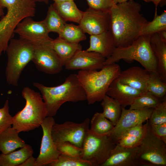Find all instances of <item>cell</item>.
Wrapping results in <instances>:
<instances>
[{
	"label": "cell",
	"mask_w": 166,
	"mask_h": 166,
	"mask_svg": "<svg viewBox=\"0 0 166 166\" xmlns=\"http://www.w3.org/2000/svg\"><path fill=\"white\" fill-rule=\"evenodd\" d=\"M141 6L134 0L115 4L110 10V27L116 47L131 45L140 36L148 21L140 13Z\"/></svg>",
	"instance_id": "1"
},
{
	"label": "cell",
	"mask_w": 166,
	"mask_h": 166,
	"mask_svg": "<svg viewBox=\"0 0 166 166\" xmlns=\"http://www.w3.org/2000/svg\"><path fill=\"white\" fill-rule=\"evenodd\" d=\"M34 86L41 92L47 112V117H53L61 105L66 102H76L86 100V95L80 84L77 75L67 77L61 84L47 87L35 82Z\"/></svg>",
	"instance_id": "2"
},
{
	"label": "cell",
	"mask_w": 166,
	"mask_h": 166,
	"mask_svg": "<svg viewBox=\"0 0 166 166\" xmlns=\"http://www.w3.org/2000/svg\"><path fill=\"white\" fill-rule=\"evenodd\" d=\"M116 63L104 65L100 71L80 70L77 75L79 82L85 92L88 105L101 101L113 81L121 72Z\"/></svg>",
	"instance_id": "3"
},
{
	"label": "cell",
	"mask_w": 166,
	"mask_h": 166,
	"mask_svg": "<svg viewBox=\"0 0 166 166\" xmlns=\"http://www.w3.org/2000/svg\"><path fill=\"white\" fill-rule=\"evenodd\" d=\"M35 3L32 0H0V5L7 9L0 19V57L6 52L18 23L26 17L35 16Z\"/></svg>",
	"instance_id": "4"
},
{
	"label": "cell",
	"mask_w": 166,
	"mask_h": 166,
	"mask_svg": "<svg viewBox=\"0 0 166 166\" xmlns=\"http://www.w3.org/2000/svg\"><path fill=\"white\" fill-rule=\"evenodd\" d=\"M22 94L26 101L24 108L12 117V127L20 133L38 128L47 117L42 96L28 87H24Z\"/></svg>",
	"instance_id": "5"
},
{
	"label": "cell",
	"mask_w": 166,
	"mask_h": 166,
	"mask_svg": "<svg viewBox=\"0 0 166 166\" xmlns=\"http://www.w3.org/2000/svg\"><path fill=\"white\" fill-rule=\"evenodd\" d=\"M150 37L141 35L128 46L116 47L111 55L106 59L104 65L116 63L122 59L128 61L135 60L149 72L158 75L156 60L150 45Z\"/></svg>",
	"instance_id": "6"
},
{
	"label": "cell",
	"mask_w": 166,
	"mask_h": 166,
	"mask_svg": "<svg viewBox=\"0 0 166 166\" xmlns=\"http://www.w3.org/2000/svg\"><path fill=\"white\" fill-rule=\"evenodd\" d=\"M34 49L33 44L20 38L10 40L6 51L7 61L5 74L8 84L18 86L22 71L32 61Z\"/></svg>",
	"instance_id": "7"
},
{
	"label": "cell",
	"mask_w": 166,
	"mask_h": 166,
	"mask_svg": "<svg viewBox=\"0 0 166 166\" xmlns=\"http://www.w3.org/2000/svg\"><path fill=\"white\" fill-rule=\"evenodd\" d=\"M147 121L146 133L137 147L136 159L139 166H166V143L154 133Z\"/></svg>",
	"instance_id": "8"
},
{
	"label": "cell",
	"mask_w": 166,
	"mask_h": 166,
	"mask_svg": "<svg viewBox=\"0 0 166 166\" xmlns=\"http://www.w3.org/2000/svg\"><path fill=\"white\" fill-rule=\"evenodd\" d=\"M116 144L108 135L98 134L89 129L82 144L80 157L93 166H101Z\"/></svg>",
	"instance_id": "9"
},
{
	"label": "cell",
	"mask_w": 166,
	"mask_h": 166,
	"mask_svg": "<svg viewBox=\"0 0 166 166\" xmlns=\"http://www.w3.org/2000/svg\"><path fill=\"white\" fill-rule=\"evenodd\" d=\"M90 121L87 118L80 123L70 121L62 124L55 123L52 126L51 134L55 144L67 142L81 148L85 138L89 129Z\"/></svg>",
	"instance_id": "10"
},
{
	"label": "cell",
	"mask_w": 166,
	"mask_h": 166,
	"mask_svg": "<svg viewBox=\"0 0 166 166\" xmlns=\"http://www.w3.org/2000/svg\"><path fill=\"white\" fill-rule=\"evenodd\" d=\"M53 40L47 43L34 45L32 61L40 71L49 74L60 73L63 65L52 47Z\"/></svg>",
	"instance_id": "11"
},
{
	"label": "cell",
	"mask_w": 166,
	"mask_h": 166,
	"mask_svg": "<svg viewBox=\"0 0 166 166\" xmlns=\"http://www.w3.org/2000/svg\"><path fill=\"white\" fill-rule=\"evenodd\" d=\"M153 108L139 109H126L122 107L120 118L113 129L108 134L116 144L120 137L126 131L140 123L148 120Z\"/></svg>",
	"instance_id": "12"
},
{
	"label": "cell",
	"mask_w": 166,
	"mask_h": 166,
	"mask_svg": "<svg viewBox=\"0 0 166 166\" xmlns=\"http://www.w3.org/2000/svg\"><path fill=\"white\" fill-rule=\"evenodd\" d=\"M43 20L37 21L32 17H26L19 22L14 30V34L19 38L30 42L34 45L44 44L53 39Z\"/></svg>",
	"instance_id": "13"
},
{
	"label": "cell",
	"mask_w": 166,
	"mask_h": 166,
	"mask_svg": "<svg viewBox=\"0 0 166 166\" xmlns=\"http://www.w3.org/2000/svg\"><path fill=\"white\" fill-rule=\"evenodd\" d=\"M55 123L53 117H47L41 124L43 136L40 153L36 158L37 166L49 165L57 159L60 154L52 136V128Z\"/></svg>",
	"instance_id": "14"
},
{
	"label": "cell",
	"mask_w": 166,
	"mask_h": 166,
	"mask_svg": "<svg viewBox=\"0 0 166 166\" xmlns=\"http://www.w3.org/2000/svg\"><path fill=\"white\" fill-rule=\"evenodd\" d=\"M110 21V11L89 8L84 12L79 25L85 33L95 35L109 30Z\"/></svg>",
	"instance_id": "15"
},
{
	"label": "cell",
	"mask_w": 166,
	"mask_h": 166,
	"mask_svg": "<svg viewBox=\"0 0 166 166\" xmlns=\"http://www.w3.org/2000/svg\"><path fill=\"white\" fill-rule=\"evenodd\" d=\"M106 58L100 53L92 51L80 50L65 64L69 70H97L104 65Z\"/></svg>",
	"instance_id": "16"
},
{
	"label": "cell",
	"mask_w": 166,
	"mask_h": 166,
	"mask_svg": "<svg viewBox=\"0 0 166 166\" xmlns=\"http://www.w3.org/2000/svg\"><path fill=\"white\" fill-rule=\"evenodd\" d=\"M150 72L145 69L133 66L121 71L117 78L121 83L143 92H146Z\"/></svg>",
	"instance_id": "17"
},
{
	"label": "cell",
	"mask_w": 166,
	"mask_h": 166,
	"mask_svg": "<svg viewBox=\"0 0 166 166\" xmlns=\"http://www.w3.org/2000/svg\"><path fill=\"white\" fill-rule=\"evenodd\" d=\"M137 147L128 148L117 143L109 156L101 166H138L136 159Z\"/></svg>",
	"instance_id": "18"
},
{
	"label": "cell",
	"mask_w": 166,
	"mask_h": 166,
	"mask_svg": "<svg viewBox=\"0 0 166 166\" xmlns=\"http://www.w3.org/2000/svg\"><path fill=\"white\" fill-rule=\"evenodd\" d=\"M144 93L121 83L116 78L110 84L106 95L117 101L122 107L125 108Z\"/></svg>",
	"instance_id": "19"
},
{
	"label": "cell",
	"mask_w": 166,
	"mask_h": 166,
	"mask_svg": "<svg viewBox=\"0 0 166 166\" xmlns=\"http://www.w3.org/2000/svg\"><path fill=\"white\" fill-rule=\"evenodd\" d=\"M116 48L113 35L110 30L90 37L89 46L86 50L101 54L106 59L112 54Z\"/></svg>",
	"instance_id": "20"
},
{
	"label": "cell",
	"mask_w": 166,
	"mask_h": 166,
	"mask_svg": "<svg viewBox=\"0 0 166 166\" xmlns=\"http://www.w3.org/2000/svg\"><path fill=\"white\" fill-rule=\"evenodd\" d=\"M150 42L156 60L158 74L163 81L166 82V43L157 33L151 35Z\"/></svg>",
	"instance_id": "21"
},
{
	"label": "cell",
	"mask_w": 166,
	"mask_h": 166,
	"mask_svg": "<svg viewBox=\"0 0 166 166\" xmlns=\"http://www.w3.org/2000/svg\"><path fill=\"white\" fill-rule=\"evenodd\" d=\"M148 124V121L144 124L140 123L129 129L120 137L116 144L128 148L138 147L145 135Z\"/></svg>",
	"instance_id": "22"
},
{
	"label": "cell",
	"mask_w": 166,
	"mask_h": 166,
	"mask_svg": "<svg viewBox=\"0 0 166 166\" xmlns=\"http://www.w3.org/2000/svg\"><path fill=\"white\" fill-rule=\"evenodd\" d=\"M19 132L12 127L0 133V151L6 154L26 144L18 136Z\"/></svg>",
	"instance_id": "23"
},
{
	"label": "cell",
	"mask_w": 166,
	"mask_h": 166,
	"mask_svg": "<svg viewBox=\"0 0 166 166\" xmlns=\"http://www.w3.org/2000/svg\"><path fill=\"white\" fill-rule=\"evenodd\" d=\"M52 45L63 66L78 51L82 50L79 43L71 42L59 37L53 39Z\"/></svg>",
	"instance_id": "24"
},
{
	"label": "cell",
	"mask_w": 166,
	"mask_h": 166,
	"mask_svg": "<svg viewBox=\"0 0 166 166\" xmlns=\"http://www.w3.org/2000/svg\"><path fill=\"white\" fill-rule=\"evenodd\" d=\"M52 5L58 14L65 21L79 23L84 12L78 9L73 0L64 2H54Z\"/></svg>",
	"instance_id": "25"
},
{
	"label": "cell",
	"mask_w": 166,
	"mask_h": 166,
	"mask_svg": "<svg viewBox=\"0 0 166 166\" xmlns=\"http://www.w3.org/2000/svg\"><path fill=\"white\" fill-rule=\"evenodd\" d=\"M34 151L32 147L26 144L16 151L0 154V166H19L30 156Z\"/></svg>",
	"instance_id": "26"
},
{
	"label": "cell",
	"mask_w": 166,
	"mask_h": 166,
	"mask_svg": "<svg viewBox=\"0 0 166 166\" xmlns=\"http://www.w3.org/2000/svg\"><path fill=\"white\" fill-rule=\"evenodd\" d=\"M104 116L111 121L115 126L121 116L122 107L116 100L105 95L101 100Z\"/></svg>",
	"instance_id": "27"
},
{
	"label": "cell",
	"mask_w": 166,
	"mask_h": 166,
	"mask_svg": "<svg viewBox=\"0 0 166 166\" xmlns=\"http://www.w3.org/2000/svg\"><path fill=\"white\" fill-rule=\"evenodd\" d=\"M89 129L100 135H108L114 126L113 123L105 117L102 113L96 112L90 121Z\"/></svg>",
	"instance_id": "28"
},
{
	"label": "cell",
	"mask_w": 166,
	"mask_h": 166,
	"mask_svg": "<svg viewBox=\"0 0 166 166\" xmlns=\"http://www.w3.org/2000/svg\"><path fill=\"white\" fill-rule=\"evenodd\" d=\"M58 35V37L74 43H79L86 39L85 33L79 26L73 24L66 23Z\"/></svg>",
	"instance_id": "29"
},
{
	"label": "cell",
	"mask_w": 166,
	"mask_h": 166,
	"mask_svg": "<svg viewBox=\"0 0 166 166\" xmlns=\"http://www.w3.org/2000/svg\"><path fill=\"white\" fill-rule=\"evenodd\" d=\"M43 20L49 32L56 33L58 34L66 23L52 4L49 7L46 17Z\"/></svg>",
	"instance_id": "30"
},
{
	"label": "cell",
	"mask_w": 166,
	"mask_h": 166,
	"mask_svg": "<svg viewBox=\"0 0 166 166\" xmlns=\"http://www.w3.org/2000/svg\"><path fill=\"white\" fill-rule=\"evenodd\" d=\"M146 90L159 99L162 98L166 93V83L162 81L158 74L150 72Z\"/></svg>",
	"instance_id": "31"
},
{
	"label": "cell",
	"mask_w": 166,
	"mask_h": 166,
	"mask_svg": "<svg viewBox=\"0 0 166 166\" xmlns=\"http://www.w3.org/2000/svg\"><path fill=\"white\" fill-rule=\"evenodd\" d=\"M166 29V11L164 10L160 14H155L153 20L148 21L144 26L140 36L151 35L160 31Z\"/></svg>",
	"instance_id": "32"
},
{
	"label": "cell",
	"mask_w": 166,
	"mask_h": 166,
	"mask_svg": "<svg viewBox=\"0 0 166 166\" xmlns=\"http://www.w3.org/2000/svg\"><path fill=\"white\" fill-rule=\"evenodd\" d=\"M160 99L147 91L135 98L130 105V109H139L147 108H154L160 103Z\"/></svg>",
	"instance_id": "33"
},
{
	"label": "cell",
	"mask_w": 166,
	"mask_h": 166,
	"mask_svg": "<svg viewBox=\"0 0 166 166\" xmlns=\"http://www.w3.org/2000/svg\"><path fill=\"white\" fill-rule=\"evenodd\" d=\"M51 166H93L89 162L80 157L60 154L57 159L50 164Z\"/></svg>",
	"instance_id": "34"
},
{
	"label": "cell",
	"mask_w": 166,
	"mask_h": 166,
	"mask_svg": "<svg viewBox=\"0 0 166 166\" xmlns=\"http://www.w3.org/2000/svg\"><path fill=\"white\" fill-rule=\"evenodd\" d=\"M148 121L150 125L166 123L165 98L153 109L150 118Z\"/></svg>",
	"instance_id": "35"
},
{
	"label": "cell",
	"mask_w": 166,
	"mask_h": 166,
	"mask_svg": "<svg viewBox=\"0 0 166 166\" xmlns=\"http://www.w3.org/2000/svg\"><path fill=\"white\" fill-rule=\"evenodd\" d=\"M12 117L9 113V101L7 99L3 107L0 109V133L11 127Z\"/></svg>",
	"instance_id": "36"
},
{
	"label": "cell",
	"mask_w": 166,
	"mask_h": 166,
	"mask_svg": "<svg viewBox=\"0 0 166 166\" xmlns=\"http://www.w3.org/2000/svg\"><path fill=\"white\" fill-rule=\"evenodd\" d=\"M56 145L57 150L61 154L81 157V148L78 147L69 142H65L56 144Z\"/></svg>",
	"instance_id": "37"
},
{
	"label": "cell",
	"mask_w": 166,
	"mask_h": 166,
	"mask_svg": "<svg viewBox=\"0 0 166 166\" xmlns=\"http://www.w3.org/2000/svg\"><path fill=\"white\" fill-rule=\"evenodd\" d=\"M89 8L105 11H110L115 4L113 0H86Z\"/></svg>",
	"instance_id": "38"
},
{
	"label": "cell",
	"mask_w": 166,
	"mask_h": 166,
	"mask_svg": "<svg viewBox=\"0 0 166 166\" xmlns=\"http://www.w3.org/2000/svg\"><path fill=\"white\" fill-rule=\"evenodd\" d=\"M150 125L154 133L166 143V123Z\"/></svg>",
	"instance_id": "39"
},
{
	"label": "cell",
	"mask_w": 166,
	"mask_h": 166,
	"mask_svg": "<svg viewBox=\"0 0 166 166\" xmlns=\"http://www.w3.org/2000/svg\"><path fill=\"white\" fill-rule=\"evenodd\" d=\"M36 158L31 156L19 166H37Z\"/></svg>",
	"instance_id": "40"
},
{
	"label": "cell",
	"mask_w": 166,
	"mask_h": 166,
	"mask_svg": "<svg viewBox=\"0 0 166 166\" xmlns=\"http://www.w3.org/2000/svg\"><path fill=\"white\" fill-rule=\"evenodd\" d=\"M157 33L161 39L166 43V29L161 30Z\"/></svg>",
	"instance_id": "41"
},
{
	"label": "cell",
	"mask_w": 166,
	"mask_h": 166,
	"mask_svg": "<svg viewBox=\"0 0 166 166\" xmlns=\"http://www.w3.org/2000/svg\"><path fill=\"white\" fill-rule=\"evenodd\" d=\"M144 2H152L154 4L155 6V14H157V7L158 6L161 0H143Z\"/></svg>",
	"instance_id": "42"
},
{
	"label": "cell",
	"mask_w": 166,
	"mask_h": 166,
	"mask_svg": "<svg viewBox=\"0 0 166 166\" xmlns=\"http://www.w3.org/2000/svg\"><path fill=\"white\" fill-rule=\"evenodd\" d=\"M129 0H113L115 4L122 3L128 1Z\"/></svg>",
	"instance_id": "43"
},
{
	"label": "cell",
	"mask_w": 166,
	"mask_h": 166,
	"mask_svg": "<svg viewBox=\"0 0 166 166\" xmlns=\"http://www.w3.org/2000/svg\"><path fill=\"white\" fill-rule=\"evenodd\" d=\"M3 9L4 8L0 5V19L5 14Z\"/></svg>",
	"instance_id": "44"
},
{
	"label": "cell",
	"mask_w": 166,
	"mask_h": 166,
	"mask_svg": "<svg viewBox=\"0 0 166 166\" xmlns=\"http://www.w3.org/2000/svg\"><path fill=\"white\" fill-rule=\"evenodd\" d=\"M33 1L36 2H42L46 4H48L49 2V0H32Z\"/></svg>",
	"instance_id": "45"
},
{
	"label": "cell",
	"mask_w": 166,
	"mask_h": 166,
	"mask_svg": "<svg viewBox=\"0 0 166 166\" xmlns=\"http://www.w3.org/2000/svg\"><path fill=\"white\" fill-rule=\"evenodd\" d=\"M53 0L54 2H64V1H69V0Z\"/></svg>",
	"instance_id": "46"
}]
</instances>
